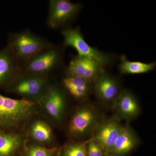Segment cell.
Masks as SVG:
<instances>
[{
	"label": "cell",
	"mask_w": 156,
	"mask_h": 156,
	"mask_svg": "<svg viewBox=\"0 0 156 156\" xmlns=\"http://www.w3.org/2000/svg\"><path fill=\"white\" fill-rule=\"evenodd\" d=\"M120 120L115 117L101 121L92 134V139L102 147L105 156L111 150L122 129Z\"/></svg>",
	"instance_id": "cell-8"
},
{
	"label": "cell",
	"mask_w": 156,
	"mask_h": 156,
	"mask_svg": "<svg viewBox=\"0 0 156 156\" xmlns=\"http://www.w3.org/2000/svg\"><path fill=\"white\" fill-rule=\"evenodd\" d=\"M65 48L62 44H53L21 66L20 69L34 74L50 76L53 72L62 67Z\"/></svg>",
	"instance_id": "cell-4"
},
{
	"label": "cell",
	"mask_w": 156,
	"mask_h": 156,
	"mask_svg": "<svg viewBox=\"0 0 156 156\" xmlns=\"http://www.w3.org/2000/svg\"><path fill=\"white\" fill-rule=\"evenodd\" d=\"M87 156H105L102 147L92 138L88 140L87 145Z\"/></svg>",
	"instance_id": "cell-21"
},
{
	"label": "cell",
	"mask_w": 156,
	"mask_h": 156,
	"mask_svg": "<svg viewBox=\"0 0 156 156\" xmlns=\"http://www.w3.org/2000/svg\"><path fill=\"white\" fill-rule=\"evenodd\" d=\"M30 133L33 139L39 143H48L53 138L52 129L43 120H37L33 123L30 126Z\"/></svg>",
	"instance_id": "cell-18"
},
{
	"label": "cell",
	"mask_w": 156,
	"mask_h": 156,
	"mask_svg": "<svg viewBox=\"0 0 156 156\" xmlns=\"http://www.w3.org/2000/svg\"><path fill=\"white\" fill-rule=\"evenodd\" d=\"M53 44L43 37L25 30L9 34L7 45L21 67L32 57Z\"/></svg>",
	"instance_id": "cell-3"
},
{
	"label": "cell",
	"mask_w": 156,
	"mask_h": 156,
	"mask_svg": "<svg viewBox=\"0 0 156 156\" xmlns=\"http://www.w3.org/2000/svg\"><path fill=\"white\" fill-rule=\"evenodd\" d=\"M65 75L62 80V85L71 96L81 99L89 95L92 89V83L77 76Z\"/></svg>",
	"instance_id": "cell-15"
},
{
	"label": "cell",
	"mask_w": 156,
	"mask_h": 156,
	"mask_svg": "<svg viewBox=\"0 0 156 156\" xmlns=\"http://www.w3.org/2000/svg\"><path fill=\"white\" fill-rule=\"evenodd\" d=\"M61 34L63 38L62 44L65 48L72 47L77 52L78 56L95 59L105 67L113 64L116 57L104 53L90 46L86 42L79 27H67L62 29Z\"/></svg>",
	"instance_id": "cell-5"
},
{
	"label": "cell",
	"mask_w": 156,
	"mask_h": 156,
	"mask_svg": "<svg viewBox=\"0 0 156 156\" xmlns=\"http://www.w3.org/2000/svg\"><path fill=\"white\" fill-rule=\"evenodd\" d=\"M115 118L126 121L134 119L140 113L139 102L134 94L127 89H123L112 104Z\"/></svg>",
	"instance_id": "cell-12"
},
{
	"label": "cell",
	"mask_w": 156,
	"mask_h": 156,
	"mask_svg": "<svg viewBox=\"0 0 156 156\" xmlns=\"http://www.w3.org/2000/svg\"><path fill=\"white\" fill-rule=\"evenodd\" d=\"M88 140L85 141H71L60 150V156H87V145Z\"/></svg>",
	"instance_id": "cell-19"
},
{
	"label": "cell",
	"mask_w": 156,
	"mask_h": 156,
	"mask_svg": "<svg viewBox=\"0 0 156 156\" xmlns=\"http://www.w3.org/2000/svg\"><path fill=\"white\" fill-rule=\"evenodd\" d=\"M20 70V66L8 45L0 50V89L9 85Z\"/></svg>",
	"instance_id": "cell-13"
},
{
	"label": "cell",
	"mask_w": 156,
	"mask_h": 156,
	"mask_svg": "<svg viewBox=\"0 0 156 156\" xmlns=\"http://www.w3.org/2000/svg\"><path fill=\"white\" fill-rule=\"evenodd\" d=\"M156 67V62L145 63L140 61H130L126 56L122 55L120 57L118 69L121 74H140L153 71Z\"/></svg>",
	"instance_id": "cell-17"
},
{
	"label": "cell",
	"mask_w": 156,
	"mask_h": 156,
	"mask_svg": "<svg viewBox=\"0 0 156 156\" xmlns=\"http://www.w3.org/2000/svg\"><path fill=\"white\" fill-rule=\"evenodd\" d=\"M101 122L100 115L95 107L89 104L84 105L73 115L69 125V134L74 138L92 135Z\"/></svg>",
	"instance_id": "cell-7"
},
{
	"label": "cell",
	"mask_w": 156,
	"mask_h": 156,
	"mask_svg": "<svg viewBox=\"0 0 156 156\" xmlns=\"http://www.w3.org/2000/svg\"><path fill=\"white\" fill-rule=\"evenodd\" d=\"M23 136L18 132L0 131V156H13L22 147Z\"/></svg>",
	"instance_id": "cell-16"
},
{
	"label": "cell",
	"mask_w": 156,
	"mask_h": 156,
	"mask_svg": "<svg viewBox=\"0 0 156 156\" xmlns=\"http://www.w3.org/2000/svg\"><path fill=\"white\" fill-rule=\"evenodd\" d=\"M105 67L92 58L80 56H74L66 68L65 74L75 76L93 83Z\"/></svg>",
	"instance_id": "cell-9"
},
{
	"label": "cell",
	"mask_w": 156,
	"mask_h": 156,
	"mask_svg": "<svg viewBox=\"0 0 156 156\" xmlns=\"http://www.w3.org/2000/svg\"><path fill=\"white\" fill-rule=\"evenodd\" d=\"M66 94L64 90L52 83L39 101L47 113L56 122L62 119L65 107Z\"/></svg>",
	"instance_id": "cell-11"
},
{
	"label": "cell",
	"mask_w": 156,
	"mask_h": 156,
	"mask_svg": "<svg viewBox=\"0 0 156 156\" xmlns=\"http://www.w3.org/2000/svg\"><path fill=\"white\" fill-rule=\"evenodd\" d=\"M57 147L47 148L38 145H30L24 151L23 156H53Z\"/></svg>",
	"instance_id": "cell-20"
},
{
	"label": "cell",
	"mask_w": 156,
	"mask_h": 156,
	"mask_svg": "<svg viewBox=\"0 0 156 156\" xmlns=\"http://www.w3.org/2000/svg\"><path fill=\"white\" fill-rule=\"evenodd\" d=\"M51 84L50 76L34 74L20 69L4 89L20 95L23 99L38 102Z\"/></svg>",
	"instance_id": "cell-2"
},
{
	"label": "cell",
	"mask_w": 156,
	"mask_h": 156,
	"mask_svg": "<svg viewBox=\"0 0 156 156\" xmlns=\"http://www.w3.org/2000/svg\"><path fill=\"white\" fill-rule=\"evenodd\" d=\"M92 89L99 101L112 105L123 90L120 81L106 70L101 73L93 82Z\"/></svg>",
	"instance_id": "cell-10"
},
{
	"label": "cell",
	"mask_w": 156,
	"mask_h": 156,
	"mask_svg": "<svg viewBox=\"0 0 156 156\" xmlns=\"http://www.w3.org/2000/svg\"><path fill=\"white\" fill-rule=\"evenodd\" d=\"M36 102L16 99L0 94V131L16 132L36 113Z\"/></svg>",
	"instance_id": "cell-1"
},
{
	"label": "cell",
	"mask_w": 156,
	"mask_h": 156,
	"mask_svg": "<svg viewBox=\"0 0 156 156\" xmlns=\"http://www.w3.org/2000/svg\"><path fill=\"white\" fill-rule=\"evenodd\" d=\"M139 142L135 131L128 125L123 126L120 135L106 156H125L134 150Z\"/></svg>",
	"instance_id": "cell-14"
},
{
	"label": "cell",
	"mask_w": 156,
	"mask_h": 156,
	"mask_svg": "<svg viewBox=\"0 0 156 156\" xmlns=\"http://www.w3.org/2000/svg\"><path fill=\"white\" fill-rule=\"evenodd\" d=\"M49 3L47 23L53 29L69 26L83 8L80 3L69 0H50Z\"/></svg>",
	"instance_id": "cell-6"
}]
</instances>
